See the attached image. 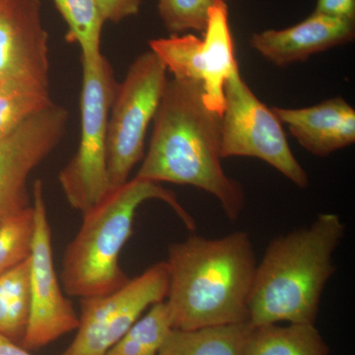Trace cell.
Here are the masks:
<instances>
[{"mask_svg":"<svg viewBox=\"0 0 355 355\" xmlns=\"http://www.w3.org/2000/svg\"><path fill=\"white\" fill-rule=\"evenodd\" d=\"M69 119L55 103L0 139V222L31 207L28 180L64 139Z\"/></svg>","mask_w":355,"mask_h":355,"instance_id":"cell-10","label":"cell"},{"mask_svg":"<svg viewBox=\"0 0 355 355\" xmlns=\"http://www.w3.org/2000/svg\"><path fill=\"white\" fill-rule=\"evenodd\" d=\"M0 355H34L24 349L20 343L0 334Z\"/></svg>","mask_w":355,"mask_h":355,"instance_id":"cell-25","label":"cell"},{"mask_svg":"<svg viewBox=\"0 0 355 355\" xmlns=\"http://www.w3.org/2000/svg\"><path fill=\"white\" fill-rule=\"evenodd\" d=\"M34 233L32 205L0 222V275L31 257Z\"/></svg>","mask_w":355,"mask_h":355,"instance_id":"cell-21","label":"cell"},{"mask_svg":"<svg viewBox=\"0 0 355 355\" xmlns=\"http://www.w3.org/2000/svg\"><path fill=\"white\" fill-rule=\"evenodd\" d=\"M200 51L203 101L210 111L223 113L224 87L229 77L239 69L229 26L225 2L214 1L210 7Z\"/></svg>","mask_w":355,"mask_h":355,"instance_id":"cell-14","label":"cell"},{"mask_svg":"<svg viewBox=\"0 0 355 355\" xmlns=\"http://www.w3.org/2000/svg\"><path fill=\"white\" fill-rule=\"evenodd\" d=\"M106 22L119 23L139 12L141 0H96Z\"/></svg>","mask_w":355,"mask_h":355,"instance_id":"cell-23","label":"cell"},{"mask_svg":"<svg viewBox=\"0 0 355 355\" xmlns=\"http://www.w3.org/2000/svg\"><path fill=\"white\" fill-rule=\"evenodd\" d=\"M6 1V0H0V6H2V4H3Z\"/></svg>","mask_w":355,"mask_h":355,"instance_id":"cell-26","label":"cell"},{"mask_svg":"<svg viewBox=\"0 0 355 355\" xmlns=\"http://www.w3.org/2000/svg\"><path fill=\"white\" fill-rule=\"evenodd\" d=\"M153 123L135 178L196 187L219 200L229 220H237L246 200L244 189L222 168L221 116L205 106L202 83L168 80Z\"/></svg>","mask_w":355,"mask_h":355,"instance_id":"cell-1","label":"cell"},{"mask_svg":"<svg viewBox=\"0 0 355 355\" xmlns=\"http://www.w3.org/2000/svg\"><path fill=\"white\" fill-rule=\"evenodd\" d=\"M173 330L165 300L149 308L105 355H158Z\"/></svg>","mask_w":355,"mask_h":355,"instance_id":"cell-18","label":"cell"},{"mask_svg":"<svg viewBox=\"0 0 355 355\" xmlns=\"http://www.w3.org/2000/svg\"><path fill=\"white\" fill-rule=\"evenodd\" d=\"M224 99L221 158L261 159L298 188H307L309 178L292 153L282 121L257 98L239 69L226 81Z\"/></svg>","mask_w":355,"mask_h":355,"instance_id":"cell-7","label":"cell"},{"mask_svg":"<svg viewBox=\"0 0 355 355\" xmlns=\"http://www.w3.org/2000/svg\"><path fill=\"white\" fill-rule=\"evenodd\" d=\"M214 1H223V2H225V1H227V0H214Z\"/></svg>","mask_w":355,"mask_h":355,"instance_id":"cell-27","label":"cell"},{"mask_svg":"<svg viewBox=\"0 0 355 355\" xmlns=\"http://www.w3.org/2000/svg\"><path fill=\"white\" fill-rule=\"evenodd\" d=\"M214 3V0H159V15L174 35L187 30L205 32Z\"/></svg>","mask_w":355,"mask_h":355,"instance_id":"cell-22","label":"cell"},{"mask_svg":"<svg viewBox=\"0 0 355 355\" xmlns=\"http://www.w3.org/2000/svg\"><path fill=\"white\" fill-rule=\"evenodd\" d=\"M355 37V21L313 12L297 25L282 30L254 33L252 48L268 62L286 67L305 62L311 55L349 44Z\"/></svg>","mask_w":355,"mask_h":355,"instance_id":"cell-12","label":"cell"},{"mask_svg":"<svg viewBox=\"0 0 355 355\" xmlns=\"http://www.w3.org/2000/svg\"><path fill=\"white\" fill-rule=\"evenodd\" d=\"M345 230L338 214H322L310 225L273 238L257 263L249 324H315Z\"/></svg>","mask_w":355,"mask_h":355,"instance_id":"cell-3","label":"cell"},{"mask_svg":"<svg viewBox=\"0 0 355 355\" xmlns=\"http://www.w3.org/2000/svg\"><path fill=\"white\" fill-rule=\"evenodd\" d=\"M167 291V266L159 261L118 291L81 298L76 338L60 355L106 354L144 311L165 300Z\"/></svg>","mask_w":355,"mask_h":355,"instance_id":"cell-8","label":"cell"},{"mask_svg":"<svg viewBox=\"0 0 355 355\" xmlns=\"http://www.w3.org/2000/svg\"><path fill=\"white\" fill-rule=\"evenodd\" d=\"M81 130L78 148L60 170L58 182L72 209L86 214L111 193L107 161L110 110L116 83L111 64L104 55L81 60Z\"/></svg>","mask_w":355,"mask_h":355,"instance_id":"cell-5","label":"cell"},{"mask_svg":"<svg viewBox=\"0 0 355 355\" xmlns=\"http://www.w3.org/2000/svg\"><path fill=\"white\" fill-rule=\"evenodd\" d=\"M30 314V258L0 275V334L22 345Z\"/></svg>","mask_w":355,"mask_h":355,"instance_id":"cell-17","label":"cell"},{"mask_svg":"<svg viewBox=\"0 0 355 355\" xmlns=\"http://www.w3.org/2000/svg\"><path fill=\"white\" fill-rule=\"evenodd\" d=\"M35 233L30 257V314L22 347L33 352L76 331L79 317L65 297L53 265L51 230L44 202V183L33 190Z\"/></svg>","mask_w":355,"mask_h":355,"instance_id":"cell-9","label":"cell"},{"mask_svg":"<svg viewBox=\"0 0 355 355\" xmlns=\"http://www.w3.org/2000/svg\"><path fill=\"white\" fill-rule=\"evenodd\" d=\"M243 355H330L315 324L252 327Z\"/></svg>","mask_w":355,"mask_h":355,"instance_id":"cell-15","label":"cell"},{"mask_svg":"<svg viewBox=\"0 0 355 355\" xmlns=\"http://www.w3.org/2000/svg\"><path fill=\"white\" fill-rule=\"evenodd\" d=\"M67 26V40L78 44L81 60H93L101 53V35L106 20L96 0H53Z\"/></svg>","mask_w":355,"mask_h":355,"instance_id":"cell-19","label":"cell"},{"mask_svg":"<svg viewBox=\"0 0 355 355\" xmlns=\"http://www.w3.org/2000/svg\"><path fill=\"white\" fill-rule=\"evenodd\" d=\"M167 69L149 51L130 64L118 84L108 121L107 161L112 190L127 183L144 158L147 128L157 112L167 85Z\"/></svg>","mask_w":355,"mask_h":355,"instance_id":"cell-6","label":"cell"},{"mask_svg":"<svg viewBox=\"0 0 355 355\" xmlns=\"http://www.w3.org/2000/svg\"><path fill=\"white\" fill-rule=\"evenodd\" d=\"M272 110L300 146L313 155L326 157L354 144L355 110L342 97L308 108Z\"/></svg>","mask_w":355,"mask_h":355,"instance_id":"cell-13","label":"cell"},{"mask_svg":"<svg viewBox=\"0 0 355 355\" xmlns=\"http://www.w3.org/2000/svg\"><path fill=\"white\" fill-rule=\"evenodd\" d=\"M165 302L173 329L249 323L257 260L245 231L216 239L191 235L170 245Z\"/></svg>","mask_w":355,"mask_h":355,"instance_id":"cell-2","label":"cell"},{"mask_svg":"<svg viewBox=\"0 0 355 355\" xmlns=\"http://www.w3.org/2000/svg\"><path fill=\"white\" fill-rule=\"evenodd\" d=\"M53 104L50 89L15 81L0 83V139Z\"/></svg>","mask_w":355,"mask_h":355,"instance_id":"cell-20","label":"cell"},{"mask_svg":"<svg viewBox=\"0 0 355 355\" xmlns=\"http://www.w3.org/2000/svg\"><path fill=\"white\" fill-rule=\"evenodd\" d=\"M50 89L49 34L41 0H6L0 6V83Z\"/></svg>","mask_w":355,"mask_h":355,"instance_id":"cell-11","label":"cell"},{"mask_svg":"<svg viewBox=\"0 0 355 355\" xmlns=\"http://www.w3.org/2000/svg\"><path fill=\"white\" fill-rule=\"evenodd\" d=\"M315 13L355 21V0H317Z\"/></svg>","mask_w":355,"mask_h":355,"instance_id":"cell-24","label":"cell"},{"mask_svg":"<svg viewBox=\"0 0 355 355\" xmlns=\"http://www.w3.org/2000/svg\"><path fill=\"white\" fill-rule=\"evenodd\" d=\"M150 200L167 203L189 230L197 227L173 191L146 180H128L83 214V224L62 259L60 280L67 295L101 296L127 284L130 277L121 270L120 254L132 234L137 209Z\"/></svg>","mask_w":355,"mask_h":355,"instance_id":"cell-4","label":"cell"},{"mask_svg":"<svg viewBox=\"0 0 355 355\" xmlns=\"http://www.w3.org/2000/svg\"><path fill=\"white\" fill-rule=\"evenodd\" d=\"M251 329L249 323L191 331L173 329L158 355H243Z\"/></svg>","mask_w":355,"mask_h":355,"instance_id":"cell-16","label":"cell"}]
</instances>
